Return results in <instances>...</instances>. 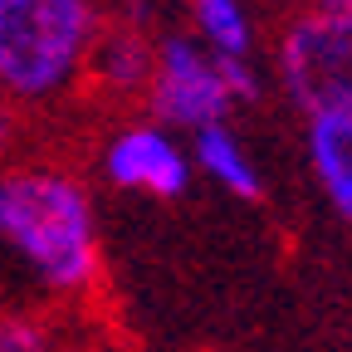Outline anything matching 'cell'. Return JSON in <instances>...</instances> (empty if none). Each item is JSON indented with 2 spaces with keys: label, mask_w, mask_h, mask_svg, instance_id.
<instances>
[{
  "label": "cell",
  "mask_w": 352,
  "mask_h": 352,
  "mask_svg": "<svg viewBox=\"0 0 352 352\" xmlns=\"http://www.w3.org/2000/svg\"><path fill=\"white\" fill-rule=\"evenodd\" d=\"M0 250H10L50 294H88L103 274L88 186L64 166L0 171Z\"/></svg>",
  "instance_id": "1"
},
{
  "label": "cell",
  "mask_w": 352,
  "mask_h": 352,
  "mask_svg": "<svg viewBox=\"0 0 352 352\" xmlns=\"http://www.w3.org/2000/svg\"><path fill=\"white\" fill-rule=\"evenodd\" d=\"M103 10L88 0H0V98L39 103L83 78Z\"/></svg>",
  "instance_id": "2"
},
{
  "label": "cell",
  "mask_w": 352,
  "mask_h": 352,
  "mask_svg": "<svg viewBox=\"0 0 352 352\" xmlns=\"http://www.w3.org/2000/svg\"><path fill=\"white\" fill-rule=\"evenodd\" d=\"M259 98V74L254 64L235 59H215L186 30L157 34V59L147 78V113L166 132H196L226 122L235 103Z\"/></svg>",
  "instance_id": "3"
},
{
  "label": "cell",
  "mask_w": 352,
  "mask_h": 352,
  "mask_svg": "<svg viewBox=\"0 0 352 352\" xmlns=\"http://www.w3.org/2000/svg\"><path fill=\"white\" fill-rule=\"evenodd\" d=\"M274 74L303 118L352 113V0L298 10L274 44Z\"/></svg>",
  "instance_id": "4"
},
{
  "label": "cell",
  "mask_w": 352,
  "mask_h": 352,
  "mask_svg": "<svg viewBox=\"0 0 352 352\" xmlns=\"http://www.w3.org/2000/svg\"><path fill=\"white\" fill-rule=\"evenodd\" d=\"M103 176L122 191H142L157 201H176L191 186V152L176 142V132L157 122H138L108 138L103 147Z\"/></svg>",
  "instance_id": "5"
},
{
  "label": "cell",
  "mask_w": 352,
  "mask_h": 352,
  "mask_svg": "<svg viewBox=\"0 0 352 352\" xmlns=\"http://www.w3.org/2000/svg\"><path fill=\"white\" fill-rule=\"evenodd\" d=\"M147 10H127V20H103L94 50H88L83 74L108 94H147L152 59H157V39L138 25Z\"/></svg>",
  "instance_id": "6"
},
{
  "label": "cell",
  "mask_w": 352,
  "mask_h": 352,
  "mask_svg": "<svg viewBox=\"0 0 352 352\" xmlns=\"http://www.w3.org/2000/svg\"><path fill=\"white\" fill-rule=\"evenodd\" d=\"M308 166L338 215L352 220V113H318L308 118Z\"/></svg>",
  "instance_id": "7"
},
{
  "label": "cell",
  "mask_w": 352,
  "mask_h": 352,
  "mask_svg": "<svg viewBox=\"0 0 352 352\" xmlns=\"http://www.w3.org/2000/svg\"><path fill=\"white\" fill-rule=\"evenodd\" d=\"M191 166H201L220 191H230L240 201H259L264 196V182H259L254 157L245 152V142L235 138L226 122L201 127L196 138H191Z\"/></svg>",
  "instance_id": "8"
},
{
  "label": "cell",
  "mask_w": 352,
  "mask_h": 352,
  "mask_svg": "<svg viewBox=\"0 0 352 352\" xmlns=\"http://www.w3.org/2000/svg\"><path fill=\"white\" fill-rule=\"evenodd\" d=\"M186 34L215 59L250 64V54H254V15L245 6H235V0H196Z\"/></svg>",
  "instance_id": "9"
},
{
  "label": "cell",
  "mask_w": 352,
  "mask_h": 352,
  "mask_svg": "<svg viewBox=\"0 0 352 352\" xmlns=\"http://www.w3.org/2000/svg\"><path fill=\"white\" fill-rule=\"evenodd\" d=\"M0 352H59V338L44 318L0 308Z\"/></svg>",
  "instance_id": "10"
},
{
  "label": "cell",
  "mask_w": 352,
  "mask_h": 352,
  "mask_svg": "<svg viewBox=\"0 0 352 352\" xmlns=\"http://www.w3.org/2000/svg\"><path fill=\"white\" fill-rule=\"evenodd\" d=\"M10 147H15V108L10 98H0V162L10 157Z\"/></svg>",
  "instance_id": "11"
}]
</instances>
